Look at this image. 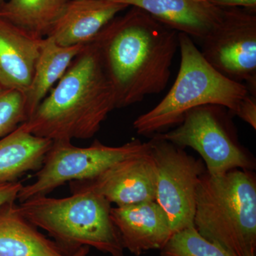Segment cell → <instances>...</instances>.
Here are the masks:
<instances>
[{
  "label": "cell",
  "mask_w": 256,
  "mask_h": 256,
  "mask_svg": "<svg viewBox=\"0 0 256 256\" xmlns=\"http://www.w3.org/2000/svg\"><path fill=\"white\" fill-rule=\"evenodd\" d=\"M178 35L136 8L101 30L92 42L114 87L116 108L164 90L178 48Z\"/></svg>",
  "instance_id": "cell-1"
},
{
  "label": "cell",
  "mask_w": 256,
  "mask_h": 256,
  "mask_svg": "<svg viewBox=\"0 0 256 256\" xmlns=\"http://www.w3.org/2000/svg\"><path fill=\"white\" fill-rule=\"evenodd\" d=\"M116 108L114 87L92 42L21 126L34 136L52 141L90 139Z\"/></svg>",
  "instance_id": "cell-2"
},
{
  "label": "cell",
  "mask_w": 256,
  "mask_h": 256,
  "mask_svg": "<svg viewBox=\"0 0 256 256\" xmlns=\"http://www.w3.org/2000/svg\"><path fill=\"white\" fill-rule=\"evenodd\" d=\"M252 170L206 171L197 185L194 226L234 256L256 255V178Z\"/></svg>",
  "instance_id": "cell-3"
},
{
  "label": "cell",
  "mask_w": 256,
  "mask_h": 256,
  "mask_svg": "<svg viewBox=\"0 0 256 256\" xmlns=\"http://www.w3.org/2000/svg\"><path fill=\"white\" fill-rule=\"evenodd\" d=\"M181 62L178 76L164 98L133 122L138 134L154 136L178 126L188 111L202 106L225 108L234 114L250 94L245 85L230 80L205 60L191 37L178 33Z\"/></svg>",
  "instance_id": "cell-4"
},
{
  "label": "cell",
  "mask_w": 256,
  "mask_h": 256,
  "mask_svg": "<svg viewBox=\"0 0 256 256\" xmlns=\"http://www.w3.org/2000/svg\"><path fill=\"white\" fill-rule=\"evenodd\" d=\"M70 196L34 197L18 205L28 222L44 230L68 254L80 247L94 248L110 256H126L118 230L111 218V204L90 190Z\"/></svg>",
  "instance_id": "cell-5"
},
{
  "label": "cell",
  "mask_w": 256,
  "mask_h": 256,
  "mask_svg": "<svg viewBox=\"0 0 256 256\" xmlns=\"http://www.w3.org/2000/svg\"><path fill=\"white\" fill-rule=\"evenodd\" d=\"M228 112L220 106H200L188 111L172 130L156 134L183 149L197 152L210 175L235 169L252 170L255 161L238 142Z\"/></svg>",
  "instance_id": "cell-6"
},
{
  "label": "cell",
  "mask_w": 256,
  "mask_h": 256,
  "mask_svg": "<svg viewBox=\"0 0 256 256\" xmlns=\"http://www.w3.org/2000/svg\"><path fill=\"white\" fill-rule=\"evenodd\" d=\"M149 141L133 139L122 146H108L98 140L86 148L74 146L70 140L53 141L36 180L23 186L18 200L23 202L46 196L67 182L86 181L98 176L121 160L150 150Z\"/></svg>",
  "instance_id": "cell-7"
},
{
  "label": "cell",
  "mask_w": 256,
  "mask_h": 256,
  "mask_svg": "<svg viewBox=\"0 0 256 256\" xmlns=\"http://www.w3.org/2000/svg\"><path fill=\"white\" fill-rule=\"evenodd\" d=\"M149 142L156 166V202L174 234L194 225L197 185L206 166L202 160L158 134Z\"/></svg>",
  "instance_id": "cell-8"
},
{
  "label": "cell",
  "mask_w": 256,
  "mask_h": 256,
  "mask_svg": "<svg viewBox=\"0 0 256 256\" xmlns=\"http://www.w3.org/2000/svg\"><path fill=\"white\" fill-rule=\"evenodd\" d=\"M202 41L201 52L207 62L256 95V15L238 8H224L222 21Z\"/></svg>",
  "instance_id": "cell-9"
},
{
  "label": "cell",
  "mask_w": 256,
  "mask_h": 256,
  "mask_svg": "<svg viewBox=\"0 0 256 256\" xmlns=\"http://www.w3.org/2000/svg\"><path fill=\"white\" fill-rule=\"evenodd\" d=\"M156 166L150 150L126 158L98 176L70 182V191L90 190L116 206L156 201Z\"/></svg>",
  "instance_id": "cell-10"
},
{
  "label": "cell",
  "mask_w": 256,
  "mask_h": 256,
  "mask_svg": "<svg viewBox=\"0 0 256 256\" xmlns=\"http://www.w3.org/2000/svg\"><path fill=\"white\" fill-rule=\"evenodd\" d=\"M110 216L124 250L136 256L160 250L174 234L164 210L156 201L112 207Z\"/></svg>",
  "instance_id": "cell-11"
},
{
  "label": "cell",
  "mask_w": 256,
  "mask_h": 256,
  "mask_svg": "<svg viewBox=\"0 0 256 256\" xmlns=\"http://www.w3.org/2000/svg\"><path fill=\"white\" fill-rule=\"evenodd\" d=\"M142 10L165 26L203 40L223 18L224 8L208 0H110Z\"/></svg>",
  "instance_id": "cell-12"
},
{
  "label": "cell",
  "mask_w": 256,
  "mask_h": 256,
  "mask_svg": "<svg viewBox=\"0 0 256 256\" xmlns=\"http://www.w3.org/2000/svg\"><path fill=\"white\" fill-rule=\"evenodd\" d=\"M128 8L110 0H70L47 37L62 46L87 44Z\"/></svg>",
  "instance_id": "cell-13"
},
{
  "label": "cell",
  "mask_w": 256,
  "mask_h": 256,
  "mask_svg": "<svg viewBox=\"0 0 256 256\" xmlns=\"http://www.w3.org/2000/svg\"><path fill=\"white\" fill-rule=\"evenodd\" d=\"M43 38L0 18V85L26 94Z\"/></svg>",
  "instance_id": "cell-14"
},
{
  "label": "cell",
  "mask_w": 256,
  "mask_h": 256,
  "mask_svg": "<svg viewBox=\"0 0 256 256\" xmlns=\"http://www.w3.org/2000/svg\"><path fill=\"white\" fill-rule=\"evenodd\" d=\"M25 218L15 202L0 208V256H68Z\"/></svg>",
  "instance_id": "cell-15"
},
{
  "label": "cell",
  "mask_w": 256,
  "mask_h": 256,
  "mask_svg": "<svg viewBox=\"0 0 256 256\" xmlns=\"http://www.w3.org/2000/svg\"><path fill=\"white\" fill-rule=\"evenodd\" d=\"M53 141L37 137L20 124L0 139V182H15L42 168Z\"/></svg>",
  "instance_id": "cell-16"
},
{
  "label": "cell",
  "mask_w": 256,
  "mask_h": 256,
  "mask_svg": "<svg viewBox=\"0 0 256 256\" xmlns=\"http://www.w3.org/2000/svg\"><path fill=\"white\" fill-rule=\"evenodd\" d=\"M86 45L62 46L50 37L43 38L33 78L25 94L28 119Z\"/></svg>",
  "instance_id": "cell-17"
},
{
  "label": "cell",
  "mask_w": 256,
  "mask_h": 256,
  "mask_svg": "<svg viewBox=\"0 0 256 256\" xmlns=\"http://www.w3.org/2000/svg\"><path fill=\"white\" fill-rule=\"evenodd\" d=\"M70 0H9L0 18L38 38H46Z\"/></svg>",
  "instance_id": "cell-18"
},
{
  "label": "cell",
  "mask_w": 256,
  "mask_h": 256,
  "mask_svg": "<svg viewBox=\"0 0 256 256\" xmlns=\"http://www.w3.org/2000/svg\"><path fill=\"white\" fill-rule=\"evenodd\" d=\"M160 250V256H234L202 237L194 225L173 234Z\"/></svg>",
  "instance_id": "cell-19"
},
{
  "label": "cell",
  "mask_w": 256,
  "mask_h": 256,
  "mask_svg": "<svg viewBox=\"0 0 256 256\" xmlns=\"http://www.w3.org/2000/svg\"><path fill=\"white\" fill-rule=\"evenodd\" d=\"M28 120L24 94L0 85V139Z\"/></svg>",
  "instance_id": "cell-20"
},
{
  "label": "cell",
  "mask_w": 256,
  "mask_h": 256,
  "mask_svg": "<svg viewBox=\"0 0 256 256\" xmlns=\"http://www.w3.org/2000/svg\"><path fill=\"white\" fill-rule=\"evenodd\" d=\"M234 114L250 124L256 130V95L249 94L242 101Z\"/></svg>",
  "instance_id": "cell-21"
},
{
  "label": "cell",
  "mask_w": 256,
  "mask_h": 256,
  "mask_svg": "<svg viewBox=\"0 0 256 256\" xmlns=\"http://www.w3.org/2000/svg\"><path fill=\"white\" fill-rule=\"evenodd\" d=\"M23 184L18 181L0 182V208L18 200Z\"/></svg>",
  "instance_id": "cell-22"
},
{
  "label": "cell",
  "mask_w": 256,
  "mask_h": 256,
  "mask_svg": "<svg viewBox=\"0 0 256 256\" xmlns=\"http://www.w3.org/2000/svg\"><path fill=\"white\" fill-rule=\"evenodd\" d=\"M212 4L222 8H244L256 10V0H208Z\"/></svg>",
  "instance_id": "cell-23"
},
{
  "label": "cell",
  "mask_w": 256,
  "mask_h": 256,
  "mask_svg": "<svg viewBox=\"0 0 256 256\" xmlns=\"http://www.w3.org/2000/svg\"><path fill=\"white\" fill-rule=\"evenodd\" d=\"M90 247L82 246L70 252L68 256H95L90 255Z\"/></svg>",
  "instance_id": "cell-24"
},
{
  "label": "cell",
  "mask_w": 256,
  "mask_h": 256,
  "mask_svg": "<svg viewBox=\"0 0 256 256\" xmlns=\"http://www.w3.org/2000/svg\"><path fill=\"white\" fill-rule=\"evenodd\" d=\"M5 1L4 0H0V8L2 6V5L4 4Z\"/></svg>",
  "instance_id": "cell-25"
},
{
  "label": "cell",
  "mask_w": 256,
  "mask_h": 256,
  "mask_svg": "<svg viewBox=\"0 0 256 256\" xmlns=\"http://www.w3.org/2000/svg\"><path fill=\"white\" fill-rule=\"evenodd\" d=\"M256 256V255H252V256Z\"/></svg>",
  "instance_id": "cell-26"
}]
</instances>
